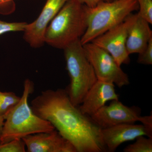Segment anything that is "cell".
Here are the masks:
<instances>
[{
	"label": "cell",
	"mask_w": 152,
	"mask_h": 152,
	"mask_svg": "<svg viewBox=\"0 0 152 152\" xmlns=\"http://www.w3.org/2000/svg\"><path fill=\"white\" fill-rule=\"evenodd\" d=\"M69 0H47L37 18L28 23L24 31V39L31 47L39 48L45 44V34L52 20Z\"/></svg>",
	"instance_id": "cell-9"
},
{
	"label": "cell",
	"mask_w": 152,
	"mask_h": 152,
	"mask_svg": "<svg viewBox=\"0 0 152 152\" xmlns=\"http://www.w3.org/2000/svg\"><path fill=\"white\" fill-rule=\"evenodd\" d=\"M86 6L87 27L80 38L82 45L119 24L139 8L137 0H114L100 2L93 7Z\"/></svg>",
	"instance_id": "cell-4"
},
{
	"label": "cell",
	"mask_w": 152,
	"mask_h": 152,
	"mask_svg": "<svg viewBox=\"0 0 152 152\" xmlns=\"http://www.w3.org/2000/svg\"><path fill=\"white\" fill-rule=\"evenodd\" d=\"M20 99L12 92L0 91V116H4L18 103Z\"/></svg>",
	"instance_id": "cell-14"
},
{
	"label": "cell",
	"mask_w": 152,
	"mask_h": 152,
	"mask_svg": "<svg viewBox=\"0 0 152 152\" xmlns=\"http://www.w3.org/2000/svg\"><path fill=\"white\" fill-rule=\"evenodd\" d=\"M138 4L140 16L152 24V0H137Z\"/></svg>",
	"instance_id": "cell-18"
},
{
	"label": "cell",
	"mask_w": 152,
	"mask_h": 152,
	"mask_svg": "<svg viewBox=\"0 0 152 152\" xmlns=\"http://www.w3.org/2000/svg\"><path fill=\"white\" fill-rule=\"evenodd\" d=\"M115 85L97 80L88 91L79 109L83 114L91 116L110 101L118 100Z\"/></svg>",
	"instance_id": "cell-12"
},
{
	"label": "cell",
	"mask_w": 152,
	"mask_h": 152,
	"mask_svg": "<svg viewBox=\"0 0 152 152\" xmlns=\"http://www.w3.org/2000/svg\"><path fill=\"white\" fill-rule=\"evenodd\" d=\"M26 147L22 139H15L0 144V152H25Z\"/></svg>",
	"instance_id": "cell-16"
},
{
	"label": "cell",
	"mask_w": 152,
	"mask_h": 152,
	"mask_svg": "<svg viewBox=\"0 0 152 152\" xmlns=\"http://www.w3.org/2000/svg\"><path fill=\"white\" fill-rule=\"evenodd\" d=\"M137 62L142 64H152V39H151L145 48L139 54Z\"/></svg>",
	"instance_id": "cell-19"
},
{
	"label": "cell",
	"mask_w": 152,
	"mask_h": 152,
	"mask_svg": "<svg viewBox=\"0 0 152 152\" xmlns=\"http://www.w3.org/2000/svg\"><path fill=\"white\" fill-rule=\"evenodd\" d=\"M27 24L25 22L9 23L0 20V36L11 32H23Z\"/></svg>",
	"instance_id": "cell-17"
},
{
	"label": "cell",
	"mask_w": 152,
	"mask_h": 152,
	"mask_svg": "<svg viewBox=\"0 0 152 152\" xmlns=\"http://www.w3.org/2000/svg\"><path fill=\"white\" fill-rule=\"evenodd\" d=\"M23 91L18 103L4 117V122L0 135V144L38 133L51 132L55 128L49 121L34 113L28 103L34 90V84L29 79L24 82Z\"/></svg>",
	"instance_id": "cell-2"
},
{
	"label": "cell",
	"mask_w": 152,
	"mask_h": 152,
	"mask_svg": "<svg viewBox=\"0 0 152 152\" xmlns=\"http://www.w3.org/2000/svg\"><path fill=\"white\" fill-rule=\"evenodd\" d=\"M4 119L3 116H0V135L2 130L3 126H4Z\"/></svg>",
	"instance_id": "cell-21"
},
{
	"label": "cell",
	"mask_w": 152,
	"mask_h": 152,
	"mask_svg": "<svg viewBox=\"0 0 152 152\" xmlns=\"http://www.w3.org/2000/svg\"><path fill=\"white\" fill-rule=\"evenodd\" d=\"M149 24L137 13V17L130 28L127 38L126 48L129 55L140 53L145 48L152 39V31Z\"/></svg>",
	"instance_id": "cell-13"
},
{
	"label": "cell",
	"mask_w": 152,
	"mask_h": 152,
	"mask_svg": "<svg viewBox=\"0 0 152 152\" xmlns=\"http://www.w3.org/2000/svg\"><path fill=\"white\" fill-rule=\"evenodd\" d=\"M134 143L127 146L124 149V152H152V138L140 136L135 139Z\"/></svg>",
	"instance_id": "cell-15"
},
{
	"label": "cell",
	"mask_w": 152,
	"mask_h": 152,
	"mask_svg": "<svg viewBox=\"0 0 152 152\" xmlns=\"http://www.w3.org/2000/svg\"><path fill=\"white\" fill-rule=\"evenodd\" d=\"M101 134L107 151L114 152L123 143L134 140L139 136L152 138V127L142 124H123L102 129Z\"/></svg>",
	"instance_id": "cell-10"
},
{
	"label": "cell",
	"mask_w": 152,
	"mask_h": 152,
	"mask_svg": "<svg viewBox=\"0 0 152 152\" xmlns=\"http://www.w3.org/2000/svg\"><path fill=\"white\" fill-rule=\"evenodd\" d=\"M140 108L129 107L118 100L112 101L108 105H105L90 116L101 129L110 127L123 124H134L140 122L142 124L152 127V114L142 116Z\"/></svg>",
	"instance_id": "cell-7"
},
{
	"label": "cell",
	"mask_w": 152,
	"mask_h": 152,
	"mask_svg": "<svg viewBox=\"0 0 152 152\" xmlns=\"http://www.w3.org/2000/svg\"><path fill=\"white\" fill-rule=\"evenodd\" d=\"M14 0H0V6L13 1Z\"/></svg>",
	"instance_id": "cell-22"
},
{
	"label": "cell",
	"mask_w": 152,
	"mask_h": 152,
	"mask_svg": "<svg viewBox=\"0 0 152 152\" xmlns=\"http://www.w3.org/2000/svg\"><path fill=\"white\" fill-rule=\"evenodd\" d=\"M87 27L86 6L77 0H69L52 20L45 34V42L64 50L80 39Z\"/></svg>",
	"instance_id": "cell-3"
},
{
	"label": "cell",
	"mask_w": 152,
	"mask_h": 152,
	"mask_svg": "<svg viewBox=\"0 0 152 152\" xmlns=\"http://www.w3.org/2000/svg\"><path fill=\"white\" fill-rule=\"evenodd\" d=\"M82 4L85 5L88 7H93L102 1H109L111 0H77Z\"/></svg>",
	"instance_id": "cell-20"
},
{
	"label": "cell",
	"mask_w": 152,
	"mask_h": 152,
	"mask_svg": "<svg viewBox=\"0 0 152 152\" xmlns=\"http://www.w3.org/2000/svg\"><path fill=\"white\" fill-rule=\"evenodd\" d=\"M137 17V13L131 14L119 24L107 31L92 42L108 52L120 66L130 62L126 48L128 33Z\"/></svg>",
	"instance_id": "cell-8"
},
{
	"label": "cell",
	"mask_w": 152,
	"mask_h": 152,
	"mask_svg": "<svg viewBox=\"0 0 152 152\" xmlns=\"http://www.w3.org/2000/svg\"><path fill=\"white\" fill-rule=\"evenodd\" d=\"M34 113L49 121L77 152H106L101 129L91 117L71 102L66 89L47 90L33 99Z\"/></svg>",
	"instance_id": "cell-1"
},
{
	"label": "cell",
	"mask_w": 152,
	"mask_h": 152,
	"mask_svg": "<svg viewBox=\"0 0 152 152\" xmlns=\"http://www.w3.org/2000/svg\"><path fill=\"white\" fill-rule=\"evenodd\" d=\"M70 83L65 89L71 102L78 107L97 80L91 64L85 54L80 39L64 49Z\"/></svg>",
	"instance_id": "cell-5"
},
{
	"label": "cell",
	"mask_w": 152,
	"mask_h": 152,
	"mask_svg": "<svg viewBox=\"0 0 152 152\" xmlns=\"http://www.w3.org/2000/svg\"><path fill=\"white\" fill-rule=\"evenodd\" d=\"M83 46L98 80L113 84L120 88L129 84L128 75L108 52L92 42Z\"/></svg>",
	"instance_id": "cell-6"
},
{
	"label": "cell",
	"mask_w": 152,
	"mask_h": 152,
	"mask_svg": "<svg viewBox=\"0 0 152 152\" xmlns=\"http://www.w3.org/2000/svg\"><path fill=\"white\" fill-rule=\"evenodd\" d=\"M28 152H77L72 144L55 129L22 139Z\"/></svg>",
	"instance_id": "cell-11"
}]
</instances>
